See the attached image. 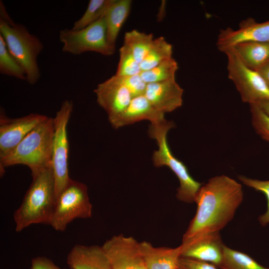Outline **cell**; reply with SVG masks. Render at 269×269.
I'll use <instances>...</instances> for the list:
<instances>
[{
  "instance_id": "1",
  "label": "cell",
  "mask_w": 269,
  "mask_h": 269,
  "mask_svg": "<svg viewBox=\"0 0 269 269\" xmlns=\"http://www.w3.org/2000/svg\"><path fill=\"white\" fill-rule=\"evenodd\" d=\"M242 185L225 175L211 178L196 196V213L182 243L203 234L220 232L233 218L243 200Z\"/></svg>"
},
{
  "instance_id": "2",
  "label": "cell",
  "mask_w": 269,
  "mask_h": 269,
  "mask_svg": "<svg viewBox=\"0 0 269 269\" xmlns=\"http://www.w3.org/2000/svg\"><path fill=\"white\" fill-rule=\"evenodd\" d=\"M32 181L22 202L13 213L15 231L32 224L50 225L56 196L51 166L32 175Z\"/></svg>"
},
{
  "instance_id": "3",
  "label": "cell",
  "mask_w": 269,
  "mask_h": 269,
  "mask_svg": "<svg viewBox=\"0 0 269 269\" xmlns=\"http://www.w3.org/2000/svg\"><path fill=\"white\" fill-rule=\"evenodd\" d=\"M53 119L48 117L35 127L7 156L0 159V171L16 164L28 166L31 176L51 166Z\"/></svg>"
},
{
  "instance_id": "4",
  "label": "cell",
  "mask_w": 269,
  "mask_h": 269,
  "mask_svg": "<svg viewBox=\"0 0 269 269\" xmlns=\"http://www.w3.org/2000/svg\"><path fill=\"white\" fill-rule=\"evenodd\" d=\"M0 35L13 56L24 68L26 80L31 85L37 83L40 77L37 57L43 48L40 39L30 33L22 24L15 23L0 2Z\"/></svg>"
},
{
  "instance_id": "5",
  "label": "cell",
  "mask_w": 269,
  "mask_h": 269,
  "mask_svg": "<svg viewBox=\"0 0 269 269\" xmlns=\"http://www.w3.org/2000/svg\"><path fill=\"white\" fill-rule=\"evenodd\" d=\"M174 127L171 121L150 123L148 130L149 137L155 140L158 149L154 151L152 161L156 167L166 166L175 174L179 181L177 198L184 202H195L196 195L202 186L190 174L186 166L172 154L167 141V133Z\"/></svg>"
},
{
  "instance_id": "6",
  "label": "cell",
  "mask_w": 269,
  "mask_h": 269,
  "mask_svg": "<svg viewBox=\"0 0 269 269\" xmlns=\"http://www.w3.org/2000/svg\"><path fill=\"white\" fill-rule=\"evenodd\" d=\"M92 212L87 186L71 179L56 198L50 225L63 232L74 220L90 218Z\"/></svg>"
},
{
  "instance_id": "7",
  "label": "cell",
  "mask_w": 269,
  "mask_h": 269,
  "mask_svg": "<svg viewBox=\"0 0 269 269\" xmlns=\"http://www.w3.org/2000/svg\"><path fill=\"white\" fill-rule=\"evenodd\" d=\"M73 108V102L65 100L53 118L54 132L51 167L55 181L56 198L71 179L68 172L69 142L67 128Z\"/></svg>"
},
{
  "instance_id": "8",
  "label": "cell",
  "mask_w": 269,
  "mask_h": 269,
  "mask_svg": "<svg viewBox=\"0 0 269 269\" xmlns=\"http://www.w3.org/2000/svg\"><path fill=\"white\" fill-rule=\"evenodd\" d=\"M59 37L63 44L62 51L73 55L93 51L110 56L115 51L108 42L104 15L97 21L82 29H61Z\"/></svg>"
},
{
  "instance_id": "9",
  "label": "cell",
  "mask_w": 269,
  "mask_h": 269,
  "mask_svg": "<svg viewBox=\"0 0 269 269\" xmlns=\"http://www.w3.org/2000/svg\"><path fill=\"white\" fill-rule=\"evenodd\" d=\"M223 52L227 57L228 77L235 85L242 101L251 105L269 100V86L260 74L243 62L234 47Z\"/></svg>"
},
{
  "instance_id": "10",
  "label": "cell",
  "mask_w": 269,
  "mask_h": 269,
  "mask_svg": "<svg viewBox=\"0 0 269 269\" xmlns=\"http://www.w3.org/2000/svg\"><path fill=\"white\" fill-rule=\"evenodd\" d=\"M113 269H147L140 243L132 237L115 235L102 246Z\"/></svg>"
},
{
  "instance_id": "11",
  "label": "cell",
  "mask_w": 269,
  "mask_h": 269,
  "mask_svg": "<svg viewBox=\"0 0 269 269\" xmlns=\"http://www.w3.org/2000/svg\"><path fill=\"white\" fill-rule=\"evenodd\" d=\"M48 117L30 114L17 118H10L3 111L0 115V159L9 154L21 141Z\"/></svg>"
},
{
  "instance_id": "12",
  "label": "cell",
  "mask_w": 269,
  "mask_h": 269,
  "mask_svg": "<svg viewBox=\"0 0 269 269\" xmlns=\"http://www.w3.org/2000/svg\"><path fill=\"white\" fill-rule=\"evenodd\" d=\"M97 102L106 112L111 124L128 107L133 97L122 78L116 75L94 89Z\"/></svg>"
},
{
  "instance_id": "13",
  "label": "cell",
  "mask_w": 269,
  "mask_h": 269,
  "mask_svg": "<svg viewBox=\"0 0 269 269\" xmlns=\"http://www.w3.org/2000/svg\"><path fill=\"white\" fill-rule=\"evenodd\" d=\"M269 42V20L258 22L248 18L239 23V28L222 29L218 36L216 45L223 52L225 49L244 42Z\"/></svg>"
},
{
  "instance_id": "14",
  "label": "cell",
  "mask_w": 269,
  "mask_h": 269,
  "mask_svg": "<svg viewBox=\"0 0 269 269\" xmlns=\"http://www.w3.org/2000/svg\"><path fill=\"white\" fill-rule=\"evenodd\" d=\"M181 245V257L207 262L218 267L222 263L225 246L219 232L200 235Z\"/></svg>"
},
{
  "instance_id": "15",
  "label": "cell",
  "mask_w": 269,
  "mask_h": 269,
  "mask_svg": "<svg viewBox=\"0 0 269 269\" xmlns=\"http://www.w3.org/2000/svg\"><path fill=\"white\" fill-rule=\"evenodd\" d=\"M183 94L175 79L147 84L144 95L155 109L165 114L182 106Z\"/></svg>"
},
{
  "instance_id": "16",
  "label": "cell",
  "mask_w": 269,
  "mask_h": 269,
  "mask_svg": "<svg viewBox=\"0 0 269 269\" xmlns=\"http://www.w3.org/2000/svg\"><path fill=\"white\" fill-rule=\"evenodd\" d=\"M66 261L71 269H113L102 246L76 245Z\"/></svg>"
},
{
  "instance_id": "17",
  "label": "cell",
  "mask_w": 269,
  "mask_h": 269,
  "mask_svg": "<svg viewBox=\"0 0 269 269\" xmlns=\"http://www.w3.org/2000/svg\"><path fill=\"white\" fill-rule=\"evenodd\" d=\"M143 120L150 123L165 120L164 114L155 109L144 95L133 98L128 107L111 125L118 129Z\"/></svg>"
},
{
  "instance_id": "18",
  "label": "cell",
  "mask_w": 269,
  "mask_h": 269,
  "mask_svg": "<svg viewBox=\"0 0 269 269\" xmlns=\"http://www.w3.org/2000/svg\"><path fill=\"white\" fill-rule=\"evenodd\" d=\"M140 251L147 269H178L182 246L155 247L147 241L140 243Z\"/></svg>"
},
{
  "instance_id": "19",
  "label": "cell",
  "mask_w": 269,
  "mask_h": 269,
  "mask_svg": "<svg viewBox=\"0 0 269 269\" xmlns=\"http://www.w3.org/2000/svg\"><path fill=\"white\" fill-rule=\"evenodd\" d=\"M132 0H112L104 14L108 42L115 49L119 32L131 11Z\"/></svg>"
},
{
  "instance_id": "20",
  "label": "cell",
  "mask_w": 269,
  "mask_h": 269,
  "mask_svg": "<svg viewBox=\"0 0 269 269\" xmlns=\"http://www.w3.org/2000/svg\"><path fill=\"white\" fill-rule=\"evenodd\" d=\"M243 62L257 71L269 62V42H244L234 46Z\"/></svg>"
},
{
  "instance_id": "21",
  "label": "cell",
  "mask_w": 269,
  "mask_h": 269,
  "mask_svg": "<svg viewBox=\"0 0 269 269\" xmlns=\"http://www.w3.org/2000/svg\"><path fill=\"white\" fill-rule=\"evenodd\" d=\"M154 39L152 33L133 29L125 33L124 45L130 50L135 59L140 63L149 52Z\"/></svg>"
},
{
  "instance_id": "22",
  "label": "cell",
  "mask_w": 269,
  "mask_h": 269,
  "mask_svg": "<svg viewBox=\"0 0 269 269\" xmlns=\"http://www.w3.org/2000/svg\"><path fill=\"white\" fill-rule=\"evenodd\" d=\"M172 46L163 36L154 38L151 48L140 62L142 71L149 70L162 62L172 57Z\"/></svg>"
},
{
  "instance_id": "23",
  "label": "cell",
  "mask_w": 269,
  "mask_h": 269,
  "mask_svg": "<svg viewBox=\"0 0 269 269\" xmlns=\"http://www.w3.org/2000/svg\"><path fill=\"white\" fill-rule=\"evenodd\" d=\"M221 269H269L246 254L225 246Z\"/></svg>"
},
{
  "instance_id": "24",
  "label": "cell",
  "mask_w": 269,
  "mask_h": 269,
  "mask_svg": "<svg viewBox=\"0 0 269 269\" xmlns=\"http://www.w3.org/2000/svg\"><path fill=\"white\" fill-rule=\"evenodd\" d=\"M0 72L1 74L26 80L25 70L9 51L2 36L0 35Z\"/></svg>"
},
{
  "instance_id": "25",
  "label": "cell",
  "mask_w": 269,
  "mask_h": 269,
  "mask_svg": "<svg viewBox=\"0 0 269 269\" xmlns=\"http://www.w3.org/2000/svg\"><path fill=\"white\" fill-rule=\"evenodd\" d=\"M178 69L177 62L172 57L149 70L142 71L140 76L147 84L159 82L175 79Z\"/></svg>"
},
{
  "instance_id": "26",
  "label": "cell",
  "mask_w": 269,
  "mask_h": 269,
  "mask_svg": "<svg viewBox=\"0 0 269 269\" xmlns=\"http://www.w3.org/2000/svg\"><path fill=\"white\" fill-rule=\"evenodd\" d=\"M112 0H90L82 16L73 24V30L86 27L103 16Z\"/></svg>"
},
{
  "instance_id": "27",
  "label": "cell",
  "mask_w": 269,
  "mask_h": 269,
  "mask_svg": "<svg viewBox=\"0 0 269 269\" xmlns=\"http://www.w3.org/2000/svg\"><path fill=\"white\" fill-rule=\"evenodd\" d=\"M120 59L116 75L120 77L140 74V63L134 58L130 50L123 45L119 50Z\"/></svg>"
},
{
  "instance_id": "28",
  "label": "cell",
  "mask_w": 269,
  "mask_h": 269,
  "mask_svg": "<svg viewBox=\"0 0 269 269\" xmlns=\"http://www.w3.org/2000/svg\"><path fill=\"white\" fill-rule=\"evenodd\" d=\"M238 178L244 184L262 192L266 195L267 199V209L264 214L259 216V221L263 226L269 224V180H260L243 175L239 176Z\"/></svg>"
},
{
  "instance_id": "29",
  "label": "cell",
  "mask_w": 269,
  "mask_h": 269,
  "mask_svg": "<svg viewBox=\"0 0 269 269\" xmlns=\"http://www.w3.org/2000/svg\"><path fill=\"white\" fill-rule=\"evenodd\" d=\"M253 125L257 132L269 141V116L256 104L250 105Z\"/></svg>"
},
{
  "instance_id": "30",
  "label": "cell",
  "mask_w": 269,
  "mask_h": 269,
  "mask_svg": "<svg viewBox=\"0 0 269 269\" xmlns=\"http://www.w3.org/2000/svg\"><path fill=\"white\" fill-rule=\"evenodd\" d=\"M121 77L133 98L144 95L147 84L140 74Z\"/></svg>"
},
{
  "instance_id": "31",
  "label": "cell",
  "mask_w": 269,
  "mask_h": 269,
  "mask_svg": "<svg viewBox=\"0 0 269 269\" xmlns=\"http://www.w3.org/2000/svg\"><path fill=\"white\" fill-rule=\"evenodd\" d=\"M178 269H219L217 266L207 262L181 257Z\"/></svg>"
},
{
  "instance_id": "32",
  "label": "cell",
  "mask_w": 269,
  "mask_h": 269,
  "mask_svg": "<svg viewBox=\"0 0 269 269\" xmlns=\"http://www.w3.org/2000/svg\"><path fill=\"white\" fill-rule=\"evenodd\" d=\"M30 269H61L57 266L50 259L44 256H38L32 259Z\"/></svg>"
},
{
  "instance_id": "33",
  "label": "cell",
  "mask_w": 269,
  "mask_h": 269,
  "mask_svg": "<svg viewBox=\"0 0 269 269\" xmlns=\"http://www.w3.org/2000/svg\"><path fill=\"white\" fill-rule=\"evenodd\" d=\"M257 71L260 74L269 86V62L262 66Z\"/></svg>"
}]
</instances>
